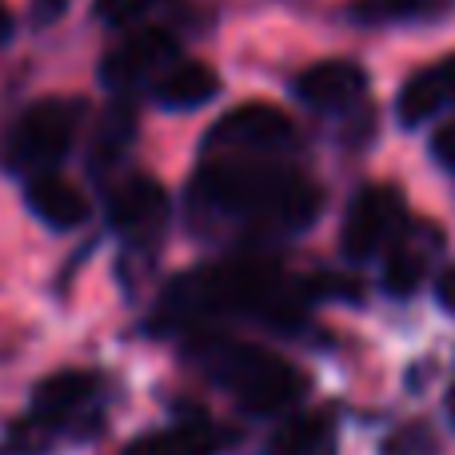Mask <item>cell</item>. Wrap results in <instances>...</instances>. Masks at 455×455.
<instances>
[{"label": "cell", "instance_id": "obj_13", "mask_svg": "<svg viewBox=\"0 0 455 455\" xmlns=\"http://www.w3.org/2000/svg\"><path fill=\"white\" fill-rule=\"evenodd\" d=\"M451 104H455V60H440V64H432V68L416 72V76L400 88L395 112H400L403 128H416V124H424V120L440 116Z\"/></svg>", "mask_w": 455, "mask_h": 455}, {"label": "cell", "instance_id": "obj_20", "mask_svg": "<svg viewBox=\"0 0 455 455\" xmlns=\"http://www.w3.org/2000/svg\"><path fill=\"white\" fill-rule=\"evenodd\" d=\"M424 4L427 0H371V4L363 8V16H368V20H395V16H416Z\"/></svg>", "mask_w": 455, "mask_h": 455}, {"label": "cell", "instance_id": "obj_10", "mask_svg": "<svg viewBox=\"0 0 455 455\" xmlns=\"http://www.w3.org/2000/svg\"><path fill=\"white\" fill-rule=\"evenodd\" d=\"M100 395V379L92 371H56V376L40 379L32 392V419L40 427H64L72 419H80Z\"/></svg>", "mask_w": 455, "mask_h": 455}, {"label": "cell", "instance_id": "obj_24", "mask_svg": "<svg viewBox=\"0 0 455 455\" xmlns=\"http://www.w3.org/2000/svg\"><path fill=\"white\" fill-rule=\"evenodd\" d=\"M448 416H451V427H455V387H451V395H448Z\"/></svg>", "mask_w": 455, "mask_h": 455}, {"label": "cell", "instance_id": "obj_1", "mask_svg": "<svg viewBox=\"0 0 455 455\" xmlns=\"http://www.w3.org/2000/svg\"><path fill=\"white\" fill-rule=\"evenodd\" d=\"M307 291L283 275L272 259L240 256L224 264L188 267L160 296V320L176 331L212 328L224 320L259 323L272 331H291L307 315Z\"/></svg>", "mask_w": 455, "mask_h": 455}, {"label": "cell", "instance_id": "obj_17", "mask_svg": "<svg viewBox=\"0 0 455 455\" xmlns=\"http://www.w3.org/2000/svg\"><path fill=\"white\" fill-rule=\"evenodd\" d=\"M427 275V251L419 243H408V240H395L387 248V264H384V288L392 296H411V291L424 283Z\"/></svg>", "mask_w": 455, "mask_h": 455}, {"label": "cell", "instance_id": "obj_6", "mask_svg": "<svg viewBox=\"0 0 455 455\" xmlns=\"http://www.w3.org/2000/svg\"><path fill=\"white\" fill-rule=\"evenodd\" d=\"M403 224H408V204H403L400 188L371 184V188L355 192V200L347 204L339 240L352 259H371L400 240Z\"/></svg>", "mask_w": 455, "mask_h": 455}, {"label": "cell", "instance_id": "obj_4", "mask_svg": "<svg viewBox=\"0 0 455 455\" xmlns=\"http://www.w3.org/2000/svg\"><path fill=\"white\" fill-rule=\"evenodd\" d=\"M80 124H84V104L80 100L48 96V100L28 104L0 136V164L12 176H24V180L40 172H56L76 144Z\"/></svg>", "mask_w": 455, "mask_h": 455}, {"label": "cell", "instance_id": "obj_7", "mask_svg": "<svg viewBox=\"0 0 455 455\" xmlns=\"http://www.w3.org/2000/svg\"><path fill=\"white\" fill-rule=\"evenodd\" d=\"M180 48L176 36L164 28H140L132 36H124L100 64V80L112 88L116 96H128L144 84H156L168 68L176 64Z\"/></svg>", "mask_w": 455, "mask_h": 455}, {"label": "cell", "instance_id": "obj_21", "mask_svg": "<svg viewBox=\"0 0 455 455\" xmlns=\"http://www.w3.org/2000/svg\"><path fill=\"white\" fill-rule=\"evenodd\" d=\"M432 156L440 160L448 172H455V120H448V124L432 136Z\"/></svg>", "mask_w": 455, "mask_h": 455}, {"label": "cell", "instance_id": "obj_5", "mask_svg": "<svg viewBox=\"0 0 455 455\" xmlns=\"http://www.w3.org/2000/svg\"><path fill=\"white\" fill-rule=\"evenodd\" d=\"M296 144V124L275 104H240L204 136V156H283Z\"/></svg>", "mask_w": 455, "mask_h": 455}, {"label": "cell", "instance_id": "obj_12", "mask_svg": "<svg viewBox=\"0 0 455 455\" xmlns=\"http://www.w3.org/2000/svg\"><path fill=\"white\" fill-rule=\"evenodd\" d=\"M224 448H228V435L220 424H212L204 416H188L140 435L120 455H220Z\"/></svg>", "mask_w": 455, "mask_h": 455}, {"label": "cell", "instance_id": "obj_8", "mask_svg": "<svg viewBox=\"0 0 455 455\" xmlns=\"http://www.w3.org/2000/svg\"><path fill=\"white\" fill-rule=\"evenodd\" d=\"M168 192L152 176H132L108 196V224L116 228L124 240L132 243H152L168 224Z\"/></svg>", "mask_w": 455, "mask_h": 455}, {"label": "cell", "instance_id": "obj_3", "mask_svg": "<svg viewBox=\"0 0 455 455\" xmlns=\"http://www.w3.org/2000/svg\"><path fill=\"white\" fill-rule=\"evenodd\" d=\"M188 360L208 376L220 392H228L243 411L251 416H288L299 408L307 392V376L291 360L251 344L235 339L212 328H188Z\"/></svg>", "mask_w": 455, "mask_h": 455}, {"label": "cell", "instance_id": "obj_22", "mask_svg": "<svg viewBox=\"0 0 455 455\" xmlns=\"http://www.w3.org/2000/svg\"><path fill=\"white\" fill-rule=\"evenodd\" d=\"M435 299H440L448 312H455V264L440 275V280H435Z\"/></svg>", "mask_w": 455, "mask_h": 455}, {"label": "cell", "instance_id": "obj_11", "mask_svg": "<svg viewBox=\"0 0 455 455\" xmlns=\"http://www.w3.org/2000/svg\"><path fill=\"white\" fill-rule=\"evenodd\" d=\"M24 204H28V212L36 216L44 228H52V232H72V228H80L92 216V208H88L84 192L76 188L72 180H64V176L56 172H40V176H28V188H24Z\"/></svg>", "mask_w": 455, "mask_h": 455}, {"label": "cell", "instance_id": "obj_2", "mask_svg": "<svg viewBox=\"0 0 455 455\" xmlns=\"http://www.w3.org/2000/svg\"><path fill=\"white\" fill-rule=\"evenodd\" d=\"M192 208L259 235H296L315 224L323 192L280 156H204Z\"/></svg>", "mask_w": 455, "mask_h": 455}, {"label": "cell", "instance_id": "obj_15", "mask_svg": "<svg viewBox=\"0 0 455 455\" xmlns=\"http://www.w3.org/2000/svg\"><path fill=\"white\" fill-rule=\"evenodd\" d=\"M331 448V416L323 411H296L272 432L264 455H328Z\"/></svg>", "mask_w": 455, "mask_h": 455}, {"label": "cell", "instance_id": "obj_14", "mask_svg": "<svg viewBox=\"0 0 455 455\" xmlns=\"http://www.w3.org/2000/svg\"><path fill=\"white\" fill-rule=\"evenodd\" d=\"M152 96L168 112H196L220 96V76H216V68H208L200 60H176L152 84Z\"/></svg>", "mask_w": 455, "mask_h": 455}, {"label": "cell", "instance_id": "obj_19", "mask_svg": "<svg viewBox=\"0 0 455 455\" xmlns=\"http://www.w3.org/2000/svg\"><path fill=\"white\" fill-rule=\"evenodd\" d=\"M384 455H440V443L427 424H408L384 443Z\"/></svg>", "mask_w": 455, "mask_h": 455}, {"label": "cell", "instance_id": "obj_9", "mask_svg": "<svg viewBox=\"0 0 455 455\" xmlns=\"http://www.w3.org/2000/svg\"><path fill=\"white\" fill-rule=\"evenodd\" d=\"M296 100L307 104L312 112L323 116H339V112L355 108L368 92V72L352 60H320L296 76Z\"/></svg>", "mask_w": 455, "mask_h": 455}, {"label": "cell", "instance_id": "obj_16", "mask_svg": "<svg viewBox=\"0 0 455 455\" xmlns=\"http://www.w3.org/2000/svg\"><path fill=\"white\" fill-rule=\"evenodd\" d=\"M132 140H136V108L128 100H116L100 116V124H96L92 160H88V164H92V172H108V168H116L120 160L128 156Z\"/></svg>", "mask_w": 455, "mask_h": 455}, {"label": "cell", "instance_id": "obj_18", "mask_svg": "<svg viewBox=\"0 0 455 455\" xmlns=\"http://www.w3.org/2000/svg\"><path fill=\"white\" fill-rule=\"evenodd\" d=\"M164 4V0H96L92 12L100 24H108V28H132V24H140L148 12H156V8Z\"/></svg>", "mask_w": 455, "mask_h": 455}, {"label": "cell", "instance_id": "obj_23", "mask_svg": "<svg viewBox=\"0 0 455 455\" xmlns=\"http://www.w3.org/2000/svg\"><path fill=\"white\" fill-rule=\"evenodd\" d=\"M8 36H12V12H8L4 0H0V44H4Z\"/></svg>", "mask_w": 455, "mask_h": 455}]
</instances>
